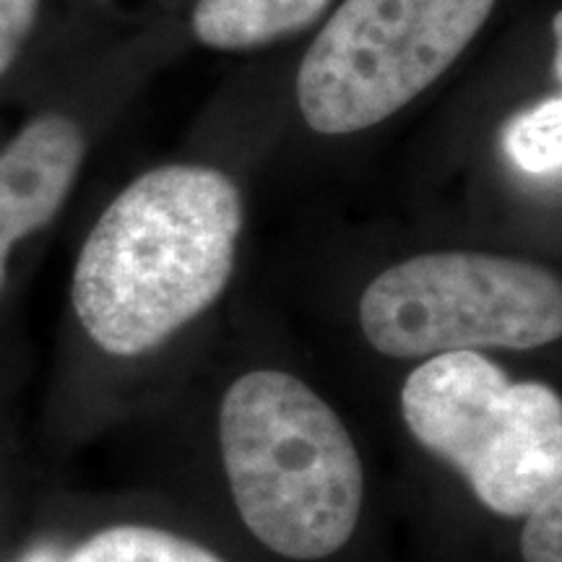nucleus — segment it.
I'll use <instances>...</instances> for the list:
<instances>
[{
	"instance_id": "f257e3e1",
	"label": "nucleus",
	"mask_w": 562,
	"mask_h": 562,
	"mask_svg": "<svg viewBox=\"0 0 562 562\" xmlns=\"http://www.w3.org/2000/svg\"><path fill=\"white\" fill-rule=\"evenodd\" d=\"M243 232L237 186L214 167L167 165L131 182L91 227L70 300L115 357L144 355L214 305Z\"/></svg>"
},
{
	"instance_id": "f03ea898",
	"label": "nucleus",
	"mask_w": 562,
	"mask_h": 562,
	"mask_svg": "<svg viewBox=\"0 0 562 562\" xmlns=\"http://www.w3.org/2000/svg\"><path fill=\"white\" fill-rule=\"evenodd\" d=\"M220 442L235 508L258 542L290 560H323L349 542L364 501L360 453L300 378H237L222 402Z\"/></svg>"
},
{
	"instance_id": "7ed1b4c3",
	"label": "nucleus",
	"mask_w": 562,
	"mask_h": 562,
	"mask_svg": "<svg viewBox=\"0 0 562 562\" xmlns=\"http://www.w3.org/2000/svg\"><path fill=\"white\" fill-rule=\"evenodd\" d=\"M402 409L419 446L497 516L524 518L562 487V402L550 385L510 381L480 351H448L406 378Z\"/></svg>"
},
{
	"instance_id": "20e7f679",
	"label": "nucleus",
	"mask_w": 562,
	"mask_h": 562,
	"mask_svg": "<svg viewBox=\"0 0 562 562\" xmlns=\"http://www.w3.org/2000/svg\"><path fill=\"white\" fill-rule=\"evenodd\" d=\"M362 334L385 357L537 349L562 334V284L544 266L490 252L414 256L372 279Z\"/></svg>"
},
{
	"instance_id": "39448f33",
	"label": "nucleus",
	"mask_w": 562,
	"mask_h": 562,
	"mask_svg": "<svg viewBox=\"0 0 562 562\" xmlns=\"http://www.w3.org/2000/svg\"><path fill=\"white\" fill-rule=\"evenodd\" d=\"M495 0H344L307 47L297 104L323 136L396 115L461 58Z\"/></svg>"
},
{
	"instance_id": "423d86ee",
	"label": "nucleus",
	"mask_w": 562,
	"mask_h": 562,
	"mask_svg": "<svg viewBox=\"0 0 562 562\" xmlns=\"http://www.w3.org/2000/svg\"><path fill=\"white\" fill-rule=\"evenodd\" d=\"M87 138L58 112L34 117L0 151V292L13 245L53 222L79 178Z\"/></svg>"
},
{
	"instance_id": "0eeeda50",
	"label": "nucleus",
	"mask_w": 562,
	"mask_h": 562,
	"mask_svg": "<svg viewBox=\"0 0 562 562\" xmlns=\"http://www.w3.org/2000/svg\"><path fill=\"white\" fill-rule=\"evenodd\" d=\"M328 5L331 0H199L191 24L201 45L243 53L307 30Z\"/></svg>"
},
{
	"instance_id": "6e6552de",
	"label": "nucleus",
	"mask_w": 562,
	"mask_h": 562,
	"mask_svg": "<svg viewBox=\"0 0 562 562\" xmlns=\"http://www.w3.org/2000/svg\"><path fill=\"white\" fill-rule=\"evenodd\" d=\"M68 562H224L206 547L151 526H110L76 547Z\"/></svg>"
},
{
	"instance_id": "1a4fd4ad",
	"label": "nucleus",
	"mask_w": 562,
	"mask_h": 562,
	"mask_svg": "<svg viewBox=\"0 0 562 562\" xmlns=\"http://www.w3.org/2000/svg\"><path fill=\"white\" fill-rule=\"evenodd\" d=\"M505 154L529 175H558L562 161V100L558 94L516 117L505 131Z\"/></svg>"
},
{
	"instance_id": "9d476101",
	"label": "nucleus",
	"mask_w": 562,
	"mask_h": 562,
	"mask_svg": "<svg viewBox=\"0 0 562 562\" xmlns=\"http://www.w3.org/2000/svg\"><path fill=\"white\" fill-rule=\"evenodd\" d=\"M524 518V562H562V487L552 490Z\"/></svg>"
},
{
	"instance_id": "9b49d317",
	"label": "nucleus",
	"mask_w": 562,
	"mask_h": 562,
	"mask_svg": "<svg viewBox=\"0 0 562 562\" xmlns=\"http://www.w3.org/2000/svg\"><path fill=\"white\" fill-rule=\"evenodd\" d=\"M42 0H0V76L13 66L37 24Z\"/></svg>"
},
{
	"instance_id": "f8f14e48",
	"label": "nucleus",
	"mask_w": 562,
	"mask_h": 562,
	"mask_svg": "<svg viewBox=\"0 0 562 562\" xmlns=\"http://www.w3.org/2000/svg\"><path fill=\"white\" fill-rule=\"evenodd\" d=\"M21 562H60V560H58V552L50 550V547H37V550L24 554V560Z\"/></svg>"
}]
</instances>
